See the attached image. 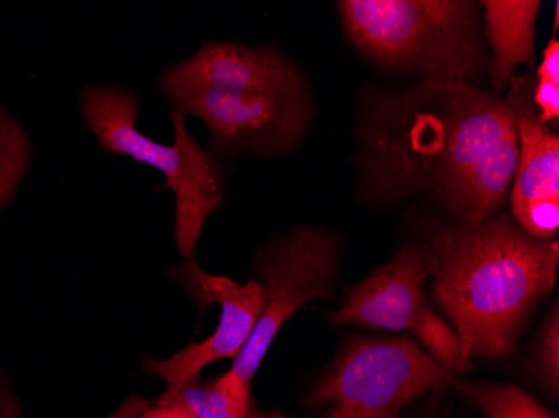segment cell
I'll list each match as a JSON object with an SVG mask.
<instances>
[{"label":"cell","mask_w":559,"mask_h":418,"mask_svg":"<svg viewBox=\"0 0 559 418\" xmlns=\"http://www.w3.org/2000/svg\"><path fill=\"white\" fill-rule=\"evenodd\" d=\"M357 191L373 206L419 200L455 225L501 213L518 166L504 99L461 81L367 84L355 111Z\"/></svg>","instance_id":"6da1fadb"},{"label":"cell","mask_w":559,"mask_h":418,"mask_svg":"<svg viewBox=\"0 0 559 418\" xmlns=\"http://www.w3.org/2000/svg\"><path fill=\"white\" fill-rule=\"evenodd\" d=\"M427 253L432 295L467 365L508 357L558 276V241L531 237L504 213L474 226L442 225Z\"/></svg>","instance_id":"7a4b0ae2"},{"label":"cell","mask_w":559,"mask_h":418,"mask_svg":"<svg viewBox=\"0 0 559 418\" xmlns=\"http://www.w3.org/2000/svg\"><path fill=\"white\" fill-rule=\"evenodd\" d=\"M337 9L348 43L380 68L473 84L488 72L480 8L469 0H341Z\"/></svg>","instance_id":"3957f363"},{"label":"cell","mask_w":559,"mask_h":418,"mask_svg":"<svg viewBox=\"0 0 559 418\" xmlns=\"http://www.w3.org/2000/svg\"><path fill=\"white\" fill-rule=\"evenodd\" d=\"M81 116L105 153L128 156L165 176L162 191L175 194L176 247L185 258L193 256L206 222L225 201L226 176L222 165L188 133L187 118L171 109L175 143H156L138 128V97L112 84L84 87Z\"/></svg>","instance_id":"277c9868"},{"label":"cell","mask_w":559,"mask_h":418,"mask_svg":"<svg viewBox=\"0 0 559 418\" xmlns=\"http://www.w3.org/2000/svg\"><path fill=\"white\" fill-rule=\"evenodd\" d=\"M454 382V372L411 335L359 336L341 348L307 404L329 405L325 418H399L414 398Z\"/></svg>","instance_id":"5b68a950"},{"label":"cell","mask_w":559,"mask_h":418,"mask_svg":"<svg viewBox=\"0 0 559 418\" xmlns=\"http://www.w3.org/2000/svg\"><path fill=\"white\" fill-rule=\"evenodd\" d=\"M338 265L337 238L316 226L292 229L259 248L255 270L265 294V307L234 367L222 375L226 382L251 389V380L282 326L304 304L332 297Z\"/></svg>","instance_id":"8992f818"},{"label":"cell","mask_w":559,"mask_h":418,"mask_svg":"<svg viewBox=\"0 0 559 418\" xmlns=\"http://www.w3.org/2000/svg\"><path fill=\"white\" fill-rule=\"evenodd\" d=\"M158 89L173 111L200 119L209 129L213 151L225 156H284L300 144L312 122L310 87L260 93L158 84Z\"/></svg>","instance_id":"52a82bcc"},{"label":"cell","mask_w":559,"mask_h":418,"mask_svg":"<svg viewBox=\"0 0 559 418\" xmlns=\"http://www.w3.org/2000/svg\"><path fill=\"white\" fill-rule=\"evenodd\" d=\"M430 275L427 247H404L347 290L338 310L330 311L334 326L357 325L389 332H411L439 363L452 372L467 369L460 338L429 307L424 283Z\"/></svg>","instance_id":"ba28073f"},{"label":"cell","mask_w":559,"mask_h":418,"mask_svg":"<svg viewBox=\"0 0 559 418\" xmlns=\"http://www.w3.org/2000/svg\"><path fill=\"white\" fill-rule=\"evenodd\" d=\"M169 276L185 286L201 311L210 304H218L222 313L215 333L200 344H190L166 360H144V372L166 380V390L158 404L169 401L185 386L197 383L201 370L213 361L237 358L248 344L265 307V294L259 279L237 283L226 276L210 275L193 256L175 266Z\"/></svg>","instance_id":"9c48e42d"},{"label":"cell","mask_w":559,"mask_h":418,"mask_svg":"<svg viewBox=\"0 0 559 418\" xmlns=\"http://www.w3.org/2000/svg\"><path fill=\"white\" fill-rule=\"evenodd\" d=\"M158 84L284 93L307 89L300 69L270 46L206 43L197 55L163 71Z\"/></svg>","instance_id":"30bf717a"},{"label":"cell","mask_w":559,"mask_h":418,"mask_svg":"<svg viewBox=\"0 0 559 418\" xmlns=\"http://www.w3.org/2000/svg\"><path fill=\"white\" fill-rule=\"evenodd\" d=\"M533 83L530 74L516 75L504 99L518 136V166L510 191L513 218L539 204H559L558 133L539 119Z\"/></svg>","instance_id":"8fae6325"},{"label":"cell","mask_w":559,"mask_h":418,"mask_svg":"<svg viewBox=\"0 0 559 418\" xmlns=\"http://www.w3.org/2000/svg\"><path fill=\"white\" fill-rule=\"evenodd\" d=\"M485 36L492 50L489 77L496 91L516 77L520 65L535 61L536 21L542 2L536 0H485Z\"/></svg>","instance_id":"7c38bea8"},{"label":"cell","mask_w":559,"mask_h":418,"mask_svg":"<svg viewBox=\"0 0 559 418\" xmlns=\"http://www.w3.org/2000/svg\"><path fill=\"white\" fill-rule=\"evenodd\" d=\"M452 385L473 402L485 418H555L524 390L506 383L454 382Z\"/></svg>","instance_id":"4fadbf2b"},{"label":"cell","mask_w":559,"mask_h":418,"mask_svg":"<svg viewBox=\"0 0 559 418\" xmlns=\"http://www.w3.org/2000/svg\"><path fill=\"white\" fill-rule=\"evenodd\" d=\"M166 402H178L194 418H245L251 411L250 389L231 385L223 377L206 386L191 383Z\"/></svg>","instance_id":"5bb4252c"},{"label":"cell","mask_w":559,"mask_h":418,"mask_svg":"<svg viewBox=\"0 0 559 418\" xmlns=\"http://www.w3.org/2000/svg\"><path fill=\"white\" fill-rule=\"evenodd\" d=\"M31 151L24 129L0 108V210L14 198L29 169Z\"/></svg>","instance_id":"9a60e30c"},{"label":"cell","mask_w":559,"mask_h":418,"mask_svg":"<svg viewBox=\"0 0 559 418\" xmlns=\"http://www.w3.org/2000/svg\"><path fill=\"white\" fill-rule=\"evenodd\" d=\"M538 80L533 83V103L539 112V119L545 124L556 126L559 119V43L552 36L546 46L539 64Z\"/></svg>","instance_id":"2e32d148"},{"label":"cell","mask_w":559,"mask_h":418,"mask_svg":"<svg viewBox=\"0 0 559 418\" xmlns=\"http://www.w3.org/2000/svg\"><path fill=\"white\" fill-rule=\"evenodd\" d=\"M536 365L545 385L552 394L559 392V313L558 301H555L551 315L546 320L536 348Z\"/></svg>","instance_id":"e0dca14e"},{"label":"cell","mask_w":559,"mask_h":418,"mask_svg":"<svg viewBox=\"0 0 559 418\" xmlns=\"http://www.w3.org/2000/svg\"><path fill=\"white\" fill-rule=\"evenodd\" d=\"M140 418H194L183 405L178 402H166V404H158L155 407H147Z\"/></svg>","instance_id":"ac0fdd59"},{"label":"cell","mask_w":559,"mask_h":418,"mask_svg":"<svg viewBox=\"0 0 559 418\" xmlns=\"http://www.w3.org/2000/svg\"><path fill=\"white\" fill-rule=\"evenodd\" d=\"M0 418H22L17 401L2 377H0Z\"/></svg>","instance_id":"d6986e66"},{"label":"cell","mask_w":559,"mask_h":418,"mask_svg":"<svg viewBox=\"0 0 559 418\" xmlns=\"http://www.w3.org/2000/svg\"><path fill=\"white\" fill-rule=\"evenodd\" d=\"M147 407H150V405H147V402H144L143 398L131 397L130 401L122 404V407L109 418H140V415L143 414Z\"/></svg>","instance_id":"ffe728a7"},{"label":"cell","mask_w":559,"mask_h":418,"mask_svg":"<svg viewBox=\"0 0 559 418\" xmlns=\"http://www.w3.org/2000/svg\"><path fill=\"white\" fill-rule=\"evenodd\" d=\"M245 418H292L287 415L278 414V411H253L247 415Z\"/></svg>","instance_id":"44dd1931"}]
</instances>
